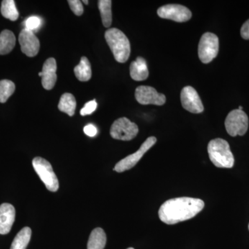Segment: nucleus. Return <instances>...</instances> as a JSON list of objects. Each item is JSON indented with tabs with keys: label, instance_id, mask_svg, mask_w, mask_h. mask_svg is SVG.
I'll use <instances>...</instances> for the list:
<instances>
[{
	"label": "nucleus",
	"instance_id": "nucleus-1",
	"mask_svg": "<svg viewBox=\"0 0 249 249\" xmlns=\"http://www.w3.org/2000/svg\"><path fill=\"white\" fill-rule=\"evenodd\" d=\"M204 201L191 197H178L165 201L159 211V217L165 224H178L196 217L204 207Z\"/></svg>",
	"mask_w": 249,
	"mask_h": 249
},
{
	"label": "nucleus",
	"instance_id": "nucleus-2",
	"mask_svg": "<svg viewBox=\"0 0 249 249\" xmlns=\"http://www.w3.org/2000/svg\"><path fill=\"white\" fill-rule=\"evenodd\" d=\"M105 37L114 58L120 63H124L130 55V43L124 33L116 28L106 31Z\"/></svg>",
	"mask_w": 249,
	"mask_h": 249
},
{
	"label": "nucleus",
	"instance_id": "nucleus-3",
	"mask_svg": "<svg viewBox=\"0 0 249 249\" xmlns=\"http://www.w3.org/2000/svg\"><path fill=\"white\" fill-rule=\"evenodd\" d=\"M208 152L210 160L217 168H231L233 167L235 160L227 141L222 139L211 141L208 145Z\"/></svg>",
	"mask_w": 249,
	"mask_h": 249
},
{
	"label": "nucleus",
	"instance_id": "nucleus-4",
	"mask_svg": "<svg viewBox=\"0 0 249 249\" xmlns=\"http://www.w3.org/2000/svg\"><path fill=\"white\" fill-rule=\"evenodd\" d=\"M33 166L39 178L45 183L49 191L56 192L59 188V182L53 168L48 160L42 157H36L32 161Z\"/></svg>",
	"mask_w": 249,
	"mask_h": 249
},
{
	"label": "nucleus",
	"instance_id": "nucleus-5",
	"mask_svg": "<svg viewBox=\"0 0 249 249\" xmlns=\"http://www.w3.org/2000/svg\"><path fill=\"white\" fill-rule=\"evenodd\" d=\"M225 127L228 134L231 137L245 135L248 130V116L243 110L234 109L228 114Z\"/></svg>",
	"mask_w": 249,
	"mask_h": 249
},
{
	"label": "nucleus",
	"instance_id": "nucleus-6",
	"mask_svg": "<svg viewBox=\"0 0 249 249\" xmlns=\"http://www.w3.org/2000/svg\"><path fill=\"white\" fill-rule=\"evenodd\" d=\"M219 52V38L215 34L206 33L201 36L198 47V55L201 62L208 64L217 56Z\"/></svg>",
	"mask_w": 249,
	"mask_h": 249
},
{
	"label": "nucleus",
	"instance_id": "nucleus-7",
	"mask_svg": "<svg viewBox=\"0 0 249 249\" xmlns=\"http://www.w3.org/2000/svg\"><path fill=\"white\" fill-rule=\"evenodd\" d=\"M139 133L137 124L127 118H120L113 123L110 128V135L113 139L121 141H130Z\"/></svg>",
	"mask_w": 249,
	"mask_h": 249
},
{
	"label": "nucleus",
	"instance_id": "nucleus-8",
	"mask_svg": "<svg viewBox=\"0 0 249 249\" xmlns=\"http://www.w3.org/2000/svg\"><path fill=\"white\" fill-rule=\"evenodd\" d=\"M156 142H157V139L155 137H150L147 138L142 144L139 150L118 162L114 167V170L117 173H123V172L133 168L143 157L145 152L155 145Z\"/></svg>",
	"mask_w": 249,
	"mask_h": 249
},
{
	"label": "nucleus",
	"instance_id": "nucleus-9",
	"mask_svg": "<svg viewBox=\"0 0 249 249\" xmlns=\"http://www.w3.org/2000/svg\"><path fill=\"white\" fill-rule=\"evenodd\" d=\"M157 14L163 19H171L178 22L189 20L192 13L186 6L180 4H167L157 10Z\"/></svg>",
	"mask_w": 249,
	"mask_h": 249
},
{
	"label": "nucleus",
	"instance_id": "nucleus-10",
	"mask_svg": "<svg viewBox=\"0 0 249 249\" xmlns=\"http://www.w3.org/2000/svg\"><path fill=\"white\" fill-rule=\"evenodd\" d=\"M135 98L142 105L163 106L166 98L163 93L157 92V90L150 86H139L136 89Z\"/></svg>",
	"mask_w": 249,
	"mask_h": 249
},
{
	"label": "nucleus",
	"instance_id": "nucleus-11",
	"mask_svg": "<svg viewBox=\"0 0 249 249\" xmlns=\"http://www.w3.org/2000/svg\"><path fill=\"white\" fill-rule=\"evenodd\" d=\"M181 101L183 107L193 114H199L204 108L199 94L194 88L186 86L181 93Z\"/></svg>",
	"mask_w": 249,
	"mask_h": 249
},
{
	"label": "nucleus",
	"instance_id": "nucleus-12",
	"mask_svg": "<svg viewBox=\"0 0 249 249\" xmlns=\"http://www.w3.org/2000/svg\"><path fill=\"white\" fill-rule=\"evenodd\" d=\"M19 42L22 53L28 57H34L40 50V41L33 31L24 29L19 35Z\"/></svg>",
	"mask_w": 249,
	"mask_h": 249
},
{
	"label": "nucleus",
	"instance_id": "nucleus-13",
	"mask_svg": "<svg viewBox=\"0 0 249 249\" xmlns=\"http://www.w3.org/2000/svg\"><path fill=\"white\" fill-rule=\"evenodd\" d=\"M16 219V209L13 205L4 203L0 206V234L6 235L11 231Z\"/></svg>",
	"mask_w": 249,
	"mask_h": 249
},
{
	"label": "nucleus",
	"instance_id": "nucleus-14",
	"mask_svg": "<svg viewBox=\"0 0 249 249\" xmlns=\"http://www.w3.org/2000/svg\"><path fill=\"white\" fill-rule=\"evenodd\" d=\"M56 60L53 58H49L46 60L42 67V85L47 90L53 89L57 80Z\"/></svg>",
	"mask_w": 249,
	"mask_h": 249
},
{
	"label": "nucleus",
	"instance_id": "nucleus-15",
	"mask_svg": "<svg viewBox=\"0 0 249 249\" xmlns=\"http://www.w3.org/2000/svg\"><path fill=\"white\" fill-rule=\"evenodd\" d=\"M129 72L131 78L136 81L146 80L149 76V71L145 59L138 57L135 61L132 62L129 67Z\"/></svg>",
	"mask_w": 249,
	"mask_h": 249
},
{
	"label": "nucleus",
	"instance_id": "nucleus-16",
	"mask_svg": "<svg viewBox=\"0 0 249 249\" xmlns=\"http://www.w3.org/2000/svg\"><path fill=\"white\" fill-rule=\"evenodd\" d=\"M106 234L101 228L93 229L90 234L88 249H104L106 245Z\"/></svg>",
	"mask_w": 249,
	"mask_h": 249
},
{
	"label": "nucleus",
	"instance_id": "nucleus-17",
	"mask_svg": "<svg viewBox=\"0 0 249 249\" xmlns=\"http://www.w3.org/2000/svg\"><path fill=\"white\" fill-rule=\"evenodd\" d=\"M16 36L9 30H4L0 34V55L9 53L16 45Z\"/></svg>",
	"mask_w": 249,
	"mask_h": 249
},
{
	"label": "nucleus",
	"instance_id": "nucleus-18",
	"mask_svg": "<svg viewBox=\"0 0 249 249\" xmlns=\"http://www.w3.org/2000/svg\"><path fill=\"white\" fill-rule=\"evenodd\" d=\"M76 108V101L74 96L70 93L62 95L58 104L59 110L66 113L70 116L74 115Z\"/></svg>",
	"mask_w": 249,
	"mask_h": 249
},
{
	"label": "nucleus",
	"instance_id": "nucleus-19",
	"mask_svg": "<svg viewBox=\"0 0 249 249\" xmlns=\"http://www.w3.org/2000/svg\"><path fill=\"white\" fill-rule=\"evenodd\" d=\"M75 76L80 81L86 82L91 79V64L86 57H82L80 63L74 68Z\"/></svg>",
	"mask_w": 249,
	"mask_h": 249
},
{
	"label": "nucleus",
	"instance_id": "nucleus-20",
	"mask_svg": "<svg viewBox=\"0 0 249 249\" xmlns=\"http://www.w3.org/2000/svg\"><path fill=\"white\" fill-rule=\"evenodd\" d=\"M31 237V229L29 227L23 228L15 237L11 249H27Z\"/></svg>",
	"mask_w": 249,
	"mask_h": 249
},
{
	"label": "nucleus",
	"instance_id": "nucleus-21",
	"mask_svg": "<svg viewBox=\"0 0 249 249\" xmlns=\"http://www.w3.org/2000/svg\"><path fill=\"white\" fill-rule=\"evenodd\" d=\"M111 3L110 0H100L98 1V9L101 13L103 26L108 28L110 27L112 22V15H111Z\"/></svg>",
	"mask_w": 249,
	"mask_h": 249
},
{
	"label": "nucleus",
	"instance_id": "nucleus-22",
	"mask_svg": "<svg viewBox=\"0 0 249 249\" xmlns=\"http://www.w3.org/2000/svg\"><path fill=\"white\" fill-rule=\"evenodd\" d=\"M1 13L3 17L11 21H16L19 18V13L14 0H4L1 1Z\"/></svg>",
	"mask_w": 249,
	"mask_h": 249
},
{
	"label": "nucleus",
	"instance_id": "nucleus-23",
	"mask_svg": "<svg viewBox=\"0 0 249 249\" xmlns=\"http://www.w3.org/2000/svg\"><path fill=\"white\" fill-rule=\"evenodd\" d=\"M16 85L9 80H0V103H4L14 93Z\"/></svg>",
	"mask_w": 249,
	"mask_h": 249
},
{
	"label": "nucleus",
	"instance_id": "nucleus-24",
	"mask_svg": "<svg viewBox=\"0 0 249 249\" xmlns=\"http://www.w3.org/2000/svg\"><path fill=\"white\" fill-rule=\"evenodd\" d=\"M40 19L37 17V16H31V17L28 18L25 22H24L25 29L33 31V32L35 30H37L39 27H40Z\"/></svg>",
	"mask_w": 249,
	"mask_h": 249
},
{
	"label": "nucleus",
	"instance_id": "nucleus-25",
	"mask_svg": "<svg viewBox=\"0 0 249 249\" xmlns=\"http://www.w3.org/2000/svg\"><path fill=\"white\" fill-rule=\"evenodd\" d=\"M69 5L73 14L77 16H80L83 14V6L82 1L79 0H69Z\"/></svg>",
	"mask_w": 249,
	"mask_h": 249
},
{
	"label": "nucleus",
	"instance_id": "nucleus-26",
	"mask_svg": "<svg viewBox=\"0 0 249 249\" xmlns=\"http://www.w3.org/2000/svg\"><path fill=\"white\" fill-rule=\"evenodd\" d=\"M96 107H97V103L96 100H93L85 105L84 107L80 110V114L81 116L89 115L96 110Z\"/></svg>",
	"mask_w": 249,
	"mask_h": 249
},
{
	"label": "nucleus",
	"instance_id": "nucleus-27",
	"mask_svg": "<svg viewBox=\"0 0 249 249\" xmlns=\"http://www.w3.org/2000/svg\"><path fill=\"white\" fill-rule=\"evenodd\" d=\"M84 132L86 135L90 137H95L97 134V128L93 124H89L84 127Z\"/></svg>",
	"mask_w": 249,
	"mask_h": 249
},
{
	"label": "nucleus",
	"instance_id": "nucleus-28",
	"mask_svg": "<svg viewBox=\"0 0 249 249\" xmlns=\"http://www.w3.org/2000/svg\"><path fill=\"white\" fill-rule=\"evenodd\" d=\"M241 36L245 40H249V19L242 25L240 31Z\"/></svg>",
	"mask_w": 249,
	"mask_h": 249
},
{
	"label": "nucleus",
	"instance_id": "nucleus-29",
	"mask_svg": "<svg viewBox=\"0 0 249 249\" xmlns=\"http://www.w3.org/2000/svg\"><path fill=\"white\" fill-rule=\"evenodd\" d=\"M83 2L85 3V4H88V3H89V1H85V0H83Z\"/></svg>",
	"mask_w": 249,
	"mask_h": 249
},
{
	"label": "nucleus",
	"instance_id": "nucleus-30",
	"mask_svg": "<svg viewBox=\"0 0 249 249\" xmlns=\"http://www.w3.org/2000/svg\"><path fill=\"white\" fill-rule=\"evenodd\" d=\"M238 109H240V110H242V106H240V107H239V108H238Z\"/></svg>",
	"mask_w": 249,
	"mask_h": 249
},
{
	"label": "nucleus",
	"instance_id": "nucleus-31",
	"mask_svg": "<svg viewBox=\"0 0 249 249\" xmlns=\"http://www.w3.org/2000/svg\"><path fill=\"white\" fill-rule=\"evenodd\" d=\"M39 76L42 77V72H40V73H39Z\"/></svg>",
	"mask_w": 249,
	"mask_h": 249
},
{
	"label": "nucleus",
	"instance_id": "nucleus-32",
	"mask_svg": "<svg viewBox=\"0 0 249 249\" xmlns=\"http://www.w3.org/2000/svg\"><path fill=\"white\" fill-rule=\"evenodd\" d=\"M134 249L133 248H129V249Z\"/></svg>",
	"mask_w": 249,
	"mask_h": 249
},
{
	"label": "nucleus",
	"instance_id": "nucleus-33",
	"mask_svg": "<svg viewBox=\"0 0 249 249\" xmlns=\"http://www.w3.org/2000/svg\"></svg>",
	"mask_w": 249,
	"mask_h": 249
}]
</instances>
